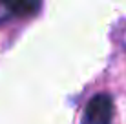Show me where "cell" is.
<instances>
[{
  "instance_id": "1",
  "label": "cell",
  "mask_w": 126,
  "mask_h": 124,
  "mask_svg": "<svg viewBox=\"0 0 126 124\" xmlns=\"http://www.w3.org/2000/svg\"><path fill=\"white\" fill-rule=\"evenodd\" d=\"M113 117V100L106 93H99L90 99L84 108L82 124H111Z\"/></svg>"
},
{
  "instance_id": "2",
  "label": "cell",
  "mask_w": 126,
  "mask_h": 124,
  "mask_svg": "<svg viewBox=\"0 0 126 124\" xmlns=\"http://www.w3.org/2000/svg\"><path fill=\"white\" fill-rule=\"evenodd\" d=\"M4 7L9 13H13V15L28 16V15L37 13L38 7H40V4L38 2H4Z\"/></svg>"
}]
</instances>
